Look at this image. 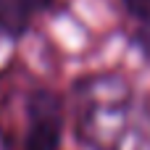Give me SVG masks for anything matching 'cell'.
Returning a JSON list of instances; mask_svg holds the SVG:
<instances>
[{"label": "cell", "instance_id": "6da1fadb", "mask_svg": "<svg viewBox=\"0 0 150 150\" xmlns=\"http://www.w3.org/2000/svg\"><path fill=\"white\" fill-rule=\"evenodd\" d=\"M145 116L119 76L87 79L79 90V134L98 150H137Z\"/></svg>", "mask_w": 150, "mask_h": 150}, {"label": "cell", "instance_id": "7a4b0ae2", "mask_svg": "<svg viewBox=\"0 0 150 150\" xmlns=\"http://www.w3.org/2000/svg\"><path fill=\"white\" fill-rule=\"evenodd\" d=\"M26 134L21 150H58L61 140V100L53 92H34L26 108Z\"/></svg>", "mask_w": 150, "mask_h": 150}, {"label": "cell", "instance_id": "3957f363", "mask_svg": "<svg viewBox=\"0 0 150 150\" xmlns=\"http://www.w3.org/2000/svg\"><path fill=\"white\" fill-rule=\"evenodd\" d=\"M121 3L140 24H150V0H121Z\"/></svg>", "mask_w": 150, "mask_h": 150}, {"label": "cell", "instance_id": "277c9868", "mask_svg": "<svg viewBox=\"0 0 150 150\" xmlns=\"http://www.w3.org/2000/svg\"><path fill=\"white\" fill-rule=\"evenodd\" d=\"M137 42L142 45L145 55L150 58V24H142V29H140V34H137Z\"/></svg>", "mask_w": 150, "mask_h": 150}]
</instances>
